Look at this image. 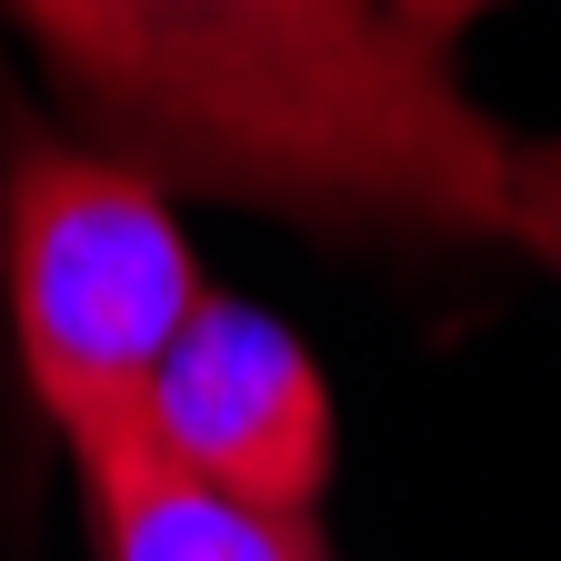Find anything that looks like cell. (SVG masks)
Here are the masks:
<instances>
[{
    "mask_svg": "<svg viewBox=\"0 0 561 561\" xmlns=\"http://www.w3.org/2000/svg\"><path fill=\"white\" fill-rule=\"evenodd\" d=\"M70 140L171 201H231L371 251L512 231V130L391 0H0Z\"/></svg>",
    "mask_w": 561,
    "mask_h": 561,
    "instance_id": "1",
    "label": "cell"
},
{
    "mask_svg": "<svg viewBox=\"0 0 561 561\" xmlns=\"http://www.w3.org/2000/svg\"><path fill=\"white\" fill-rule=\"evenodd\" d=\"M0 280L21 381L70 461L140 442L151 381L210 291L171 191L70 130H21L0 181Z\"/></svg>",
    "mask_w": 561,
    "mask_h": 561,
    "instance_id": "2",
    "label": "cell"
},
{
    "mask_svg": "<svg viewBox=\"0 0 561 561\" xmlns=\"http://www.w3.org/2000/svg\"><path fill=\"white\" fill-rule=\"evenodd\" d=\"M140 442L201 481L241 491V502L311 522L341 461V421H331V381L311 362V341L291 321H271L231 291H201V311L181 321L171 362L151 381Z\"/></svg>",
    "mask_w": 561,
    "mask_h": 561,
    "instance_id": "3",
    "label": "cell"
},
{
    "mask_svg": "<svg viewBox=\"0 0 561 561\" xmlns=\"http://www.w3.org/2000/svg\"><path fill=\"white\" fill-rule=\"evenodd\" d=\"M81 481H91L101 561H331V541L301 512L241 502V491L181 471L151 442H121V451L81 461Z\"/></svg>",
    "mask_w": 561,
    "mask_h": 561,
    "instance_id": "4",
    "label": "cell"
},
{
    "mask_svg": "<svg viewBox=\"0 0 561 561\" xmlns=\"http://www.w3.org/2000/svg\"><path fill=\"white\" fill-rule=\"evenodd\" d=\"M512 251H531L551 280H561V130L541 140H512Z\"/></svg>",
    "mask_w": 561,
    "mask_h": 561,
    "instance_id": "5",
    "label": "cell"
},
{
    "mask_svg": "<svg viewBox=\"0 0 561 561\" xmlns=\"http://www.w3.org/2000/svg\"><path fill=\"white\" fill-rule=\"evenodd\" d=\"M391 11H401V21H411L421 41H442V50H451V41H461V31H471L481 11H502V0H391Z\"/></svg>",
    "mask_w": 561,
    "mask_h": 561,
    "instance_id": "6",
    "label": "cell"
}]
</instances>
